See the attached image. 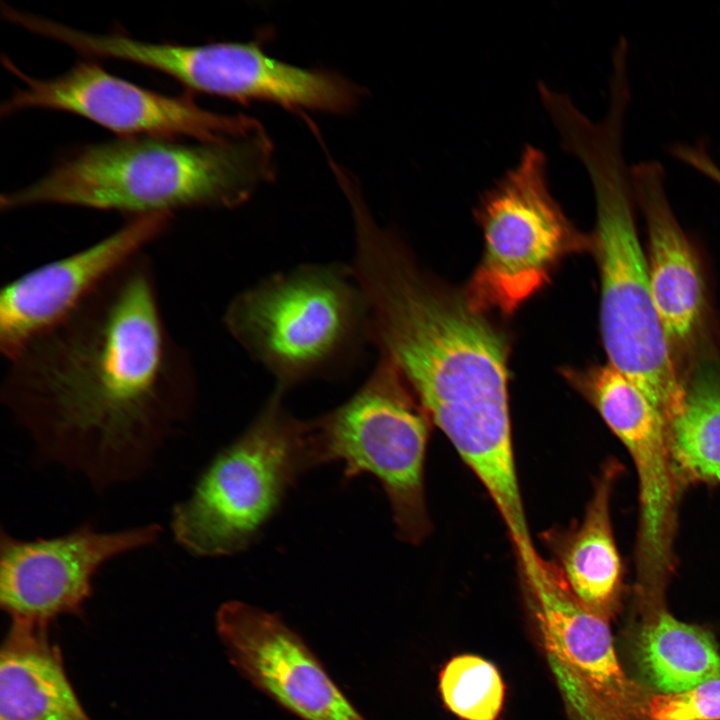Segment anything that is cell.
<instances>
[{
	"mask_svg": "<svg viewBox=\"0 0 720 720\" xmlns=\"http://www.w3.org/2000/svg\"><path fill=\"white\" fill-rule=\"evenodd\" d=\"M153 63L156 71L190 91L241 102L266 101L337 114L352 110L361 97L359 87L343 76L276 59L257 41L165 42L156 49Z\"/></svg>",
	"mask_w": 720,
	"mask_h": 720,
	"instance_id": "13",
	"label": "cell"
},
{
	"mask_svg": "<svg viewBox=\"0 0 720 720\" xmlns=\"http://www.w3.org/2000/svg\"><path fill=\"white\" fill-rule=\"evenodd\" d=\"M669 444L678 482L720 483V374L699 369L669 424Z\"/></svg>",
	"mask_w": 720,
	"mask_h": 720,
	"instance_id": "20",
	"label": "cell"
},
{
	"mask_svg": "<svg viewBox=\"0 0 720 720\" xmlns=\"http://www.w3.org/2000/svg\"><path fill=\"white\" fill-rule=\"evenodd\" d=\"M47 630L11 621L0 652V720H92Z\"/></svg>",
	"mask_w": 720,
	"mask_h": 720,
	"instance_id": "17",
	"label": "cell"
},
{
	"mask_svg": "<svg viewBox=\"0 0 720 720\" xmlns=\"http://www.w3.org/2000/svg\"><path fill=\"white\" fill-rule=\"evenodd\" d=\"M622 442L638 477L637 571L646 596H657L673 568L677 480L668 423L646 394L611 364L567 372Z\"/></svg>",
	"mask_w": 720,
	"mask_h": 720,
	"instance_id": "11",
	"label": "cell"
},
{
	"mask_svg": "<svg viewBox=\"0 0 720 720\" xmlns=\"http://www.w3.org/2000/svg\"><path fill=\"white\" fill-rule=\"evenodd\" d=\"M162 531L156 523L102 531L87 522L61 535L23 540L1 528V608L13 622L44 627L80 614L99 570L155 544Z\"/></svg>",
	"mask_w": 720,
	"mask_h": 720,
	"instance_id": "12",
	"label": "cell"
},
{
	"mask_svg": "<svg viewBox=\"0 0 720 720\" xmlns=\"http://www.w3.org/2000/svg\"><path fill=\"white\" fill-rule=\"evenodd\" d=\"M7 361L2 404L40 458L96 491L148 472L195 406L194 367L145 253Z\"/></svg>",
	"mask_w": 720,
	"mask_h": 720,
	"instance_id": "1",
	"label": "cell"
},
{
	"mask_svg": "<svg viewBox=\"0 0 720 720\" xmlns=\"http://www.w3.org/2000/svg\"><path fill=\"white\" fill-rule=\"evenodd\" d=\"M641 676L658 694H677L720 676V653L710 633L665 610L643 626L635 644Z\"/></svg>",
	"mask_w": 720,
	"mask_h": 720,
	"instance_id": "19",
	"label": "cell"
},
{
	"mask_svg": "<svg viewBox=\"0 0 720 720\" xmlns=\"http://www.w3.org/2000/svg\"><path fill=\"white\" fill-rule=\"evenodd\" d=\"M351 268L368 308L370 343L482 482L504 523L526 517L508 404V345L464 292L425 274L381 226L355 238Z\"/></svg>",
	"mask_w": 720,
	"mask_h": 720,
	"instance_id": "2",
	"label": "cell"
},
{
	"mask_svg": "<svg viewBox=\"0 0 720 720\" xmlns=\"http://www.w3.org/2000/svg\"><path fill=\"white\" fill-rule=\"evenodd\" d=\"M274 175L262 128L218 142L120 138L85 145L43 177L4 193L2 211L55 204L131 217L192 208H233Z\"/></svg>",
	"mask_w": 720,
	"mask_h": 720,
	"instance_id": "3",
	"label": "cell"
},
{
	"mask_svg": "<svg viewBox=\"0 0 720 720\" xmlns=\"http://www.w3.org/2000/svg\"><path fill=\"white\" fill-rule=\"evenodd\" d=\"M173 215L131 217L116 231L9 281L0 293V350L9 359L77 310L169 228Z\"/></svg>",
	"mask_w": 720,
	"mask_h": 720,
	"instance_id": "14",
	"label": "cell"
},
{
	"mask_svg": "<svg viewBox=\"0 0 720 720\" xmlns=\"http://www.w3.org/2000/svg\"><path fill=\"white\" fill-rule=\"evenodd\" d=\"M474 213L484 250L464 294L483 313L512 314L546 284L565 256L593 245L553 197L546 155L531 144L481 194Z\"/></svg>",
	"mask_w": 720,
	"mask_h": 720,
	"instance_id": "7",
	"label": "cell"
},
{
	"mask_svg": "<svg viewBox=\"0 0 720 720\" xmlns=\"http://www.w3.org/2000/svg\"><path fill=\"white\" fill-rule=\"evenodd\" d=\"M643 720H720V676L682 693L646 698Z\"/></svg>",
	"mask_w": 720,
	"mask_h": 720,
	"instance_id": "22",
	"label": "cell"
},
{
	"mask_svg": "<svg viewBox=\"0 0 720 720\" xmlns=\"http://www.w3.org/2000/svg\"><path fill=\"white\" fill-rule=\"evenodd\" d=\"M548 666L570 720H643L608 620L587 609L561 570L532 550L518 556Z\"/></svg>",
	"mask_w": 720,
	"mask_h": 720,
	"instance_id": "9",
	"label": "cell"
},
{
	"mask_svg": "<svg viewBox=\"0 0 720 720\" xmlns=\"http://www.w3.org/2000/svg\"><path fill=\"white\" fill-rule=\"evenodd\" d=\"M631 178L647 226V265L654 304L670 345H687L703 311L699 263L668 201L661 163L639 162L631 167Z\"/></svg>",
	"mask_w": 720,
	"mask_h": 720,
	"instance_id": "16",
	"label": "cell"
},
{
	"mask_svg": "<svg viewBox=\"0 0 720 720\" xmlns=\"http://www.w3.org/2000/svg\"><path fill=\"white\" fill-rule=\"evenodd\" d=\"M623 136L611 127L591 129L574 141L571 154L584 166L594 192L592 249L600 270V327L609 364L646 394L669 425L680 410L685 384L651 294Z\"/></svg>",
	"mask_w": 720,
	"mask_h": 720,
	"instance_id": "4",
	"label": "cell"
},
{
	"mask_svg": "<svg viewBox=\"0 0 720 720\" xmlns=\"http://www.w3.org/2000/svg\"><path fill=\"white\" fill-rule=\"evenodd\" d=\"M439 689L447 708L462 720H497L505 686L498 669L473 654L453 657L442 668Z\"/></svg>",
	"mask_w": 720,
	"mask_h": 720,
	"instance_id": "21",
	"label": "cell"
},
{
	"mask_svg": "<svg viewBox=\"0 0 720 720\" xmlns=\"http://www.w3.org/2000/svg\"><path fill=\"white\" fill-rule=\"evenodd\" d=\"M223 321L283 392L353 367L370 343L364 294L351 266L341 264L271 275L233 297Z\"/></svg>",
	"mask_w": 720,
	"mask_h": 720,
	"instance_id": "5",
	"label": "cell"
},
{
	"mask_svg": "<svg viewBox=\"0 0 720 720\" xmlns=\"http://www.w3.org/2000/svg\"><path fill=\"white\" fill-rule=\"evenodd\" d=\"M619 463L609 461L595 484L582 523L559 549L560 567L578 600L608 620L617 610L623 567L611 523V496Z\"/></svg>",
	"mask_w": 720,
	"mask_h": 720,
	"instance_id": "18",
	"label": "cell"
},
{
	"mask_svg": "<svg viewBox=\"0 0 720 720\" xmlns=\"http://www.w3.org/2000/svg\"><path fill=\"white\" fill-rule=\"evenodd\" d=\"M275 388L248 429L222 450L173 506L175 542L195 557L245 549L297 478L318 465L310 421L296 419Z\"/></svg>",
	"mask_w": 720,
	"mask_h": 720,
	"instance_id": "6",
	"label": "cell"
},
{
	"mask_svg": "<svg viewBox=\"0 0 720 720\" xmlns=\"http://www.w3.org/2000/svg\"><path fill=\"white\" fill-rule=\"evenodd\" d=\"M408 385L380 356L360 389L311 420L318 463L344 464L346 477L369 473L392 506L400 536L419 541L427 530L423 469L428 425Z\"/></svg>",
	"mask_w": 720,
	"mask_h": 720,
	"instance_id": "8",
	"label": "cell"
},
{
	"mask_svg": "<svg viewBox=\"0 0 720 720\" xmlns=\"http://www.w3.org/2000/svg\"><path fill=\"white\" fill-rule=\"evenodd\" d=\"M4 66L23 86L1 105L9 116L31 108L79 115L121 135V138L187 136L197 142H218L261 128L255 119L200 107L189 94L166 95L108 73L93 61H81L62 75L37 79L8 57Z\"/></svg>",
	"mask_w": 720,
	"mask_h": 720,
	"instance_id": "10",
	"label": "cell"
},
{
	"mask_svg": "<svg viewBox=\"0 0 720 720\" xmlns=\"http://www.w3.org/2000/svg\"><path fill=\"white\" fill-rule=\"evenodd\" d=\"M216 630L231 664L302 720H366L279 616L240 601L223 603Z\"/></svg>",
	"mask_w": 720,
	"mask_h": 720,
	"instance_id": "15",
	"label": "cell"
}]
</instances>
